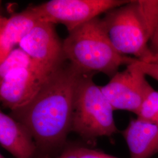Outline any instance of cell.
<instances>
[{"label": "cell", "mask_w": 158, "mask_h": 158, "mask_svg": "<svg viewBox=\"0 0 158 158\" xmlns=\"http://www.w3.org/2000/svg\"><path fill=\"white\" fill-rule=\"evenodd\" d=\"M83 73L64 64L27 105L11 116L25 126L40 149L49 152L63 146L71 131L74 97Z\"/></svg>", "instance_id": "obj_1"}, {"label": "cell", "mask_w": 158, "mask_h": 158, "mask_svg": "<svg viewBox=\"0 0 158 158\" xmlns=\"http://www.w3.org/2000/svg\"><path fill=\"white\" fill-rule=\"evenodd\" d=\"M104 27L114 48L125 56L147 62L158 23V0H130L105 14Z\"/></svg>", "instance_id": "obj_2"}, {"label": "cell", "mask_w": 158, "mask_h": 158, "mask_svg": "<svg viewBox=\"0 0 158 158\" xmlns=\"http://www.w3.org/2000/svg\"><path fill=\"white\" fill-rule=\"evenodd\" d=\"M63 46L66 60L83 73L99 72L111 79L121 66L136 60L122 55L114 48L99 17L69 32Z\"/></svg>", "instance_id": "obj_3"}, {"label": "cell", "mask_w": 158, "mask_h": 158, "mask_svg": "<svg viewBox=\"0 0 158 158\" xmlns=\"http://www.w3.org/2000/svg\"><path fill=\"white\" fill-rule=\"evenodd\" d=\"M94 73H83L74 97L71 131L86 141H94L100 136L118 133L113 111L101 86L93 81Z\"/></svg>", "instance_id": "obj_4"}, {"label": "cell", "mask_w": 158, "mask_h": 158, "mask_svg": "<svg viewBox=\"0 0 158 158\" xmlns=\"http://www.w3.org/2000/svg\"><path fill=\"white\" fill-rule=\"evenodd\" d=\"M130 0H51L30 6L40 22L63 24L70 32Z\"/></svg>", "instance_id": "obj_5"}, {"label": "cell", "mask_w": 158, "mask_h": 158, "mask_svg": "<svg viewBox=\"0 0 158 158\" xmlns=\"http://www.w3.org/2000/svg\"><path fill=\"white\" fill-rule=\"evenodd\" d=\"M136 61L115 74L101 89L114 110L128 111L137 115L154 89Z\"/></svg>", "instance_id": "obj_6"}, {"label": "cell", "mask_w": 158, "mask_h": 158, "mask_svg": "<svg viewBox=\"0 0 158 158\" xmlns=\"http://www.w3.org/2000/svg\"><path fill=\"white\" fill-rule=\"evenodd\" d=\"M35 62L45 70L53 73L66 60L62 42L56 31L55 24L38 23L19 44Z\"/></svg>", "instance_id": "obj_7"}, {"label": "cell", "mask_w": 158, "mask_h": 158, "mask_svg": "<svg viewBox=\"0 0 158 158\" xmlns=\"http://www.w3.org/2000/svg\"><path fill=\"white\" fill-rule=\"evenodd\" d=\"M53 73L40 68H23L10 72L0 79L2 106L12 111L27 105Z\"/></svg>", "instance_id": "obj_8"}, {"label": "cell", "mask_w": 158, "mask_h": 158, "mask_svg": "<svg viewBox=\"0 0 158 158\" xmlns=\"http://www.w3.org/2000/svg\"><path fill=\"white\" fill-rule=\"evenodd\" d=\"M0 143L15 158H34L38 150L28 128L2 111L0 112Z\"/></svg>", "instance_id": "obj_9"}, {"label": "cell", "mask_w": 158, "mask_h": 158, "mask_svg": "<svg viewBox=\"0 0 158 158\" xmlns=\"http://www.w3.org/2000/svg\"><path fill=\"white\" fill-rule=\"evenodd\" d=\"M40 22L30 6L9 18L1 17L0 63L17 46H19L23 38Z\"/></svg>", "instance_id": "obj_10"}, {"label": "cell", "mask_w": 158, "mask_h": 158, "mask_svg": "<svg viewBox=\"0 0 158 158\" xmlns=\"http://www.w3.org/2000/svg\"><path fill=\"white\" fill-rule=\"evenodd\" d=\"M131 158H151L158 153V125L142 119H132L121 132Z\"/></svg>", "instance_id": "obj_11"}, {"label": "cell", "mask_w": 158, "mask_h": 158, "mask_svg": "<svg viewBox=\"0 0 158 158\" xmlns=\"http://www.w3.org/2000/svg\"><path fill=\"white\" fill-rule=\"evenodd\" d=\"M23 68H40L44 70L35 62L25 51L18 46L0 63V79L4 77L12 70Z\"/></svg>", "instance_id": "obj_12"}, {"label": "cell", "mask_w": 158, "mask_h": 158, "mask_svg": "<svg viewBox=\"0 0 158 158\" xmlns=\"http://www.w3.org/2000/svg\"><path fill=\"white\" fill-rule=\"evenodd\" d=\"M137 118L158 125V91L149 94L137 115Z\"/></svg>", "instance_id": "obj_13"}, {"label": "cell", "mask_w": 158, "mask_h": 158, "mask_svg": "<svg viewBox=\"0 0 158 158\" xmlns=\"http://www.w3.org/2000/svg\"><path fill=\"white\" fill-rule=\"evenodd\" d=\"M76 149L79 158H118L85 147H76Z\"/></svg>", "instance_id": "obj_14"}, {"label": "cell", "mask_w": 158, "mask_h": 158, "mask_svg": "<svg viewBox=\"0 0 158 158\" xmlns=\"http://www.w3.org/2000/svg\"><path fill=\"white\" fill-rule=\"evenodd\" d=\"M136 63L142 72L158 81V64L155 63L145 62L137 59Z\"/></svg>", "instance_id": "obj_15"}, {"label": "cell", "mask_w": 158, "mask_h": 158, "mask_svg": "<svg viewBox=\"0 0 158 158\" xmlns=\"http://www.w3.org/2000/svg\"><path fill=\"white\" fill-rule=\"evenodd\" d=\"M149 46L150 51L152 53V57H152H158V23L152 38L150 41Z\"/></svg>", "instance_id": "obj_16"}, {"label": "cell", "mask_w": 158, "mask_h": 158, "mask_svg": "<svg viewBox=\"0 0 158 158\" xmlns=\"http://www.w3.org/2000/svg\"><path fill=\"white\" fill-rule=\"evenodd\" d=\"M58 158H79L76 152V147L69 148L65 149Z\"/></svg>", "instance_id": "obj_17"}, {"label": "cell", "mask_w": 158, "mask_h": 158, "mask_svg": "<svg viewBox=\"0 0 158 158\" xmlns=\"http://www.w3.org/2000/svg\"><path fill=\"white\" fill-rule=\"evenodd\" d=\"M145 62L155 63L158 64V57H152L149 61Z\"/></svg>", "instance_id": "obj_18"}, {"label": "cell", "mask_w": 158, "mask_h": 158, "mask_svg": "<svg viewBox=\"0 0 158 158\" xmlns=\"http://www.w3.org/2000/svg\"><path fill=\"white\" fill-rule=\"evenodd\" d=\"M0 158H6L4 156H3L2 154L0 155Z\"/></svg>", "instance_id": "obj_19"}]
</instances>
